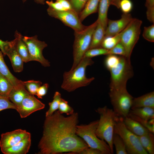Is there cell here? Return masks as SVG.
Returning a JSON list of instances; mask_svg holds the SVG:
<instances>
[{"label": "cell", "instance_id": "cell-23", "mask_svg": "<svg viewBox=\"0 0 154 154\" xmlns=\"http://www.w3.org/2000/svg\"><path fill=\"white\" fill-rule=\"evenodd\" d=\"M100 0H88L83 9L79 13L80 21H82L88 16L98 11Z\"/></svg>", "mask_w": 154, "mask_h": 154}, {"label": "cell", "instance_id": "cell-46", "mask_svg": "<svg viewBox=\"0 0 154 154\" xmlns=\"http://www.w3.org/2000/svg\"><path fill=\"white\" fill-rule=\"evenodd\" d=\"M66 10H73L70 3L67 0H56Z\"/></svg>", "mask_w": 154, "mask_h": 154}, {"label": "cell", "instance_id": "cell-21", "mask_svg": "<svg viewBox=\"0 0 154 154\" xmlns=\"http://www.w3.org/2000/svg\"><path fill=\"white\" fill-rule=\"evenodd\" d=\"M105 29L98 21V24L92 34L89 49L101 47L102 43L105 37Z\"/></svg>", "mask_w": 154, "mask_h": 154}, {"label": "cell", "instance_id": "cell-34", "mask_svg": "<svg viewBox=\"0 0 154 154\" xmlns=\"http://www.w3.org/2000/svg\"><path fill=\"white\" fill-rule=\"evenodd\" d=\"M128 116L138 121L141 125L147 128L150 132L154 133V119H152L148 121H147L141 119L129 113Z\"/></svg>", "mask_w": 154, "mask_h": 154}, {"label": "cell", "instance_id": "cell-6", "mask_svg": "<svg viewBox=\"0 0 154 154\" xmlns=\"http://www.w3.org/2000/svg\"><path fill=\"white\" fill-rule=\"evenodd\" d=\"M98 120L87 125H77L76 133L86 143L89 147L98 149L103 154H111L110 147L104 140L98 137L96 134Z\"/></svg>", "mask_w": 154, "mask_h": 154}, {"label": "cell", "instance_id": "cell-22", "mask_svg": "<svg viewBox=\"0 0 154 154\" xmlns=\"http://www.w3.org/2000/svg\"><path fill=\"white\" fill-rule=\"evenodd\" d=\"M111 0H100L98 7V15L97 19L105 30L107 27L108 19V12L109 6L111 5Z\"/></svg>", "mask_w": 154, "mask_h": 154}, {"label": "cell", "instance_id": "cell-9", "mask_svg": "<svg viewBox=\"0 0 154 154\" xmlns=\"http://www.w3.org/2000/svg\"><path fill=\"white\" fill-rule=\"evenodd\" d=\"M142 22L140 20L133 18L123 31L120 42L125 48V57L129 59L130 60L133 48L139 38Z\"/></svg>", "mask_w": 154, "mask_h": 154}, {"label": "cell", "instance_id": "cell-18", "mask_svg": "<svg viewBox=\"0 0 154 154\" xmlns=\"http://www.w3.org/2000/svg\"><path fill=\"white\" fill-rule=\"evenodd\" d=\"M123 121L126 127L138 136L144 135L150 132L138 121L128 116L123 118Z\"/></svg>", "mask_w": 154, "mask_h": 154}, {"label": "cell", "instance_id": "cell-45", "mask_svg": "<svg viewBox=\"0 0 154 154\" xmlns=\"http://www.w3.org/2000/svg\"><path fill=\"white\" fill-rule=\"evenodd\" d=\"M10 44V41H5L0 39V49L4 55L7 50Z\"/></svg>", "mask_w": 154, "mask_h": 154}, {"label": "cell", "instance_id": "cell-26", "mask_svg": "<svg viewBox=\"0 0 154 154\" xmlns=\"http://www.w3.org/2000/svg\"><path fill=\"white\" fill-rule=\"evenodd\" d=\"M30 94L26 90L25 87L17 89L14 88L11 92L9 98L17 107L19 105L25 97Z\"/></svg>", "mask_w": 154, "mask_h": 154}, {"label": "cell", "instance_id": "cell-29", "mask_svg": "<svg viewBox=\"0 0 154 154\" xmlns=\"http://www.w3.org/2000/svg\"><path fill=\"white\" fill-rule=\"evenodd\" d=\"M112 142L117 154H127L125 145L121 137L117 134L114 133Z\"/></svg>", "mask_w": 154, "mask_h": 154}, {"label": "cell", "instance_id": "cell-13", "mask_svg": "<svg viewBox=\"0 0 154 154\" xmlns=\"http://www.w3.org/2000/svg\"><path fill=\"white\" fill-rule=\"evenodd\" d=\"M30 134L25 130L21 129L1 134L0 140L1 151L16 144Z\"/></svg>", "mask_w": 154, "mask_h": 154}, {"label": "cell", "instance_id": "cell-40", "mask_svg": "<svg viewBox=\"0 0 154 154\" xmlns=\"http://www.w3.org/2000/svg\"><path fill=\"white\" fill-rule=\"evenodd\" d=\"M109 54L118 55L125 57L126 53L123 46L119 41L113 48L108 50V54Z\"/></svg>", "mask_w": 154, "mask_h": 154}, {"label": "cell", "instance_id": "cell-1", "mask_svg": "<svg viewBox=\"0 0 154 154\" xmlns=\"http://www.w3.org/2000/svg\"><path fill=\"white\" fill-rule=\"evenodd\" d=\"M78 114L74 112L65 117L58 111L46 117L43 135L38 145V154H56L64 152L79 154L89 147L76 133Z\"/></svg>", "mask_w": 154, "mask_h": 154}, {"label": "cell", "instance_id": "cell-10", "mask_svg": "<svg viewBox=\"0 0 154 154\" xmlns=\"http://www.w3.org/2000/svg\"><path fill=\"white\" fill-rule=\"evenodd\" d=\"M47 11L50 16L60 20L65 25L77 32L81 31L86 27L82 23L78 14L73 10L59 11L48 7Z\"/></svg>", "mask_w": 154, "mask_h": 154}, {"label": "cell", "instance_id": "cell-24", "mask_svg": "<svg viewBox=\"0 0 154 154\" xmlns=\"http://www.w3.org/2000/svg\"><path fill=\"white\" fill-rule=\"evenodd\" d=\"M129 113L147 121L154 119V108L145 107L131 109Z\"/></svg>", "mask_w": 154, "mask_h": 154}, {"label": "cell", "instance_id": "cell-37", "mask_svg": "<svg viewBox=\"0 0 154 154\" xmlns=\"http://www.w3.org/2000/svg\"><path fill=\"white\" fill-rule=\"evenodd\" d=\"M17 106L8 98L0 96V112L7 109L16 110Z\"/></svg>", "mask_w": 154, "mask_h": 154}, {"label": "cell", "instance_id": "cell-41", "mask_svg": "<svg viewBox=\"0 0 154 154\" xmlns=\"http://www.w3.org/2000/svg\"><path fill=\"white\" fill-rule=\"evenodd\" d=\"M133 7L132 2L130 0H120L119 8L124 13H129Z\"/></svg>", "mask_w": 154, "mask_h": 154}, {"label": "cell", "instance_id": "cell-33", "mask_svg": "<svg viewBox=\"0 0 154 154\" xmlns=\"http://www.w3.org/2000/svg\"><path fill=\"white\" fill-rule=\"evenodd\" d=\"M104 60L106 67L109 70L116 66L119 62L120 56L109 54L107 55Z\"/></svg>", "mask_w": 154, "mask_h": 154}, {"label": "cell", "instance_id": "cell-5", "mask_svg": "<svg viewBox=\"0 0 154 154\" xmlns=\"http://www.w3.org/2000/svg\"><path fill=\"white\" fill-rule=\"evenodd\" d=\"M109 71L111 74L110 90L126 88L127 80L133 75L130 60L123 56H120L117 64Z\"/></svg>", "mask_w": 154, "mask_h": 154}, {"label": "cell", "instance_id": "cell-17", "mask_svg": "<svg viewBox=\"0 0 154 154\" xmlns=\"http://www.w3.org/2000/svg\"><path fill=\"white\" fill-rule=\"evenodd\" d=\"M3 54L0 51V73L8 80L15 89L25 87L23 81L17 79L10 71L4 61Z\"/></svg>", "mask_w": 154, "mask_h": 154}, {"label": "cell", "instance_id": "cell-3", "mask_svg": "<svg viewBox=\"0 0 154 154\" xmlns=\"http://www.w3.org/2000/svg\"><path fill=\"white\" fill-rule=\"evenodd\" d=\"M96 111L100 116L96 130V135L98 138L108 144L112 154H113V136L115 123L118 116L113 109L108 108L106 106L98 108Z\"/></svg>", "mask_w": 154, "mask_h": 154}, {"label": "cell", "instance_id": "cell-43", "mask_svg": "<svg viewBox=\"0 0 154 154\" xmlns=\"http://www.w3.org/2000/svg\"><path fill=\"white\" fill-rule=\"evenodd\" d=\"M45 3L48 5V7L54 10L59 11L66 10L61 4L57 1H55L54 2L52 0L46 1Z\"/></svg>", "mask_w": 154, "mask_h": 154}, {"label": "cell", "instance_id": "cell-8", "mask_svg": "<svg viewBox=\"0 0 154 154\" xmlns=\"http://www.w3.org/2000/svg\"><path fill=\"white\" fill-rule=\"evenodd\" d=\"M109 94L113 110L117 116L123 118L127 116L133 98L126 88L110 90Z\"/></svg>", "mask_w": 154, "mask_h": 154}, {"label": "cell", "instance_id": "cell-20", "mask_svg": "<svg viewBox=\"0 0 154 154\" xmlns=\"http://www.w3.org/2000/svg\"><path fill=\"white\" fill-rule=\"evenodd\" d=\"M16 39V47L17 51L23 62L29 61V55L27 46L23 40V36L19 33L16 31L15 35Z\"/></svg>", "mask_w": 154, "mask_h": 154}, {"label": "cell", "instance_id": "cell-11", "mask_svg": "<svg viewBox=\"0 0 154 154\" xmlns=\"http://www.w3.org/2000/svg\"><path fill=\"white\" fill-rule=\"evenodd\" d=\"M23 40L26 44L29 55V61H36L39 62L44 67L50 66V62L44 57L43 49L47 46L44 41L39 40L37 36L23 37Z\"/></svg>", "mask_w": 154, "mask_h": 154}, {"label": "cell", "instance_id": "cell-2", "mask_svg": "<svg viewBox=\"0 0 154 154\" xmlns=\"http://www.w3.org/2000/svg\"><path fill=\"white\" fill-rule=\"evenodd\" d=\"M94 62L91 58L84 57L74 69L64 72L62 88L70 92L78 88L88 85L94 78H87L86 70L88 66L92 65Z\"/></svg>", "mask_w": 154, "mask_h": 154}, {"label": "cell", "instance_id": "cell-39", "mask_svg": "<svg viewBox=\"0 0 154 154\" xmlns=\"http://www.w3.org/2000/svg\"><path fill=\"white\" fill-rule=\"evenodd\" d=\"M70 3L73 10L78 14L83 9L88 0H67Z\"/></svg>", "mask_w": 154, "mask_h": 154}, {"label": "cell", "instance_id": "cell-12", "mask_svg": "<svg viewBox=\"0 0 154 154\" xmlns=\"http://www.w3.org/2000/svg\"><path fill=\"white\" fill-rule=\"evenodd\" d=\"M45 106V105L36 98L34 95L29 94L17 107L16 110L21 117L24 118L35 112L44 109Z\"/></svg>", "mask_w": 154, "mask_h": 154}, {"label": "cell", "instance_id": "cell-30", "mask_svg": "<svg viewBox=\"0 0 154 154\" xmlns=\"http://www.w3.org/2000/svg\"><path fill=\"white\" fill-rule=\"evenodd\" d=\"M62 98L61 94L60 93L57 91L55 92L53 97L52 101L48 103L49 108L46 113V117L51 116L58 109L59 104Z\"/></svg>", "mask_w": 154, "mask_h": 154}, {"label": "cell", "instance_id": "cell-4", "mask_svg": "<svg viewBox=\"0 0 154 154\" xmlns=\"http://www.w3.org/2000/svg\"><path fill=\"white\" fill-rule=\"evenodd\" d=\"M98 23L97 20L91 25L86 26L83 30L74 31V40L73 46V62L70 70L74 69L89 49L93 33Z\"/></svg>", "mask_w": 154, "mask_h": 154}, {"label": "cell", "instance_id": "cell-14", "mask_svg": "<svg viewBox=\"0 0 154 154\" xmlns=\"http://www.w3.org/2000/svg\"><path fill=\"white\" fill-rule=\"evenodd\" d=\"M130 13H124L120 19L116 20L108 19L105 37L115 35L123 31L133 19Z\"/></svg>", "mask_w": 154, "mask_h": 154}, {"label": "cell", "instance_id": "cell-42", "mask_svg": "<svg viewBox=\"0 0 154 154\" xmlns=\"http://www.w3.org/2000/svg\"><path fill=\"white\" fill-rule=\"evenodd\" d=\"M49 86L48 84L45 83L39 88L36 94L38 98L42 99V97L46 94Z\"/></svg>", "mask_w": 154, "mask_h": 154}, {"label": "cell", "instance_id": "cell-44", "mask_svg": "<svg viewBox=\"0 0 154 154\" xmlns=\"http://www.w3.org/2000/svg\"><path fill=\"white\" fill-rule=\"evenodd\" d=\"M79 154H103L100 150L88 147L84 149Z\"/></svg>", "mask_w": 154, "mask_h": 154}, {"label": "cell", "instance_id": "cell-36", "mask_svg": "<svg viewBox=\"0 0 154 154\" xmlns=\"http://www.w3.org/2000/svg\"><path fill=\"white\" fill-rule=\"evenodd\" d=\"M58 112L61 114L65 113L68 115H71L74 112L73 108L68 104V102L62 98L59 105Z\"/></svg>", "mask_w": 154, "mask_h": 154}, {"label": "cell", "instance_id": "cell-27", "mask_svg": "<svg viewBox=\"0 0 154 154\" xmlns=\"http://www.w3.org/2000/svg\"><path fill=\"white\" fill-rule=\"evenodd\" d=\"M14 88L8 80L0 73V96L9 98Z\"/></svg>", "mask_w": 154, "mask_h": 154}, {"label": "cell", "instance_id": "cell-35", "mask_svg": "<svg viewBox=\"0 0 154 154\" xmlns=\"http://www.w3.org/2000/svg\"><path fill=\"white\" fill-rule=\"evenodd\" d=\"M145 6L147 8L146 16L151 23H154V0H146Z\"/></svg>", "mask_w": 154, "mask_h": 154}, {"label": "cell", "instance_id": "cell-47", "mask_svg": "<svg viewBox=\"0 0 154 154\" xmlns=\"http://www.w3.org/2000/svg\"><path fill=\"white\" fill-rule=\"evenodd\" d=\"M120 0H111V5L115 6L118 9H119V5Z\"/></svg>", "mask_w": 154, "mask_h": 154}, {"label": "cell", "instance_id": "cell-32", "mask_svg": "<svg viewBox=\"0 0 154 154\" xmlns=\"http://www.w3.org/2000/svg\"><path fill=\"white\" fill-rule=\"evenodd\" d=\"M108 50L102 47L89 49L85 52L84 57L91 58L99 55H107Z\"/></svg>", "mask_w": 154, "mask_h": 154}, {"label": "cell", "instance_id": "cell-25", "mask_svg": "<svg viewBox=\"0 0 154 154\" xmlns=\"http://www.w3.org/2000/svg\"><path fill=\"white\" fill-rule=\"evenodd\" d=\"M150 132L141 136H138L143 147L148 154H154V136Z\"/></svg>", "mask_w": 154, "mask_h": 154}, {"label": "cell", "instance_id": "cell-7", "mask_svg": "<svg viewBox=\"0 0 154 154\" xmlns=\"http://www.w3.org/2000/svg\"><path fill=\"white\" fill-rule=\"evenodd\" d=\"M114 132L118 134L123 141L128 154H148L141 145L138 136L126 127L123 118L118 117L117 119Z\"/></svg>", "mask_w": 154, "mask_h": 154}, {"label": "cell", "instance_id": "cell-15", "mask_svg": "<svg viewBox=\"0 0 154 154\" xmlns=\"http://www.w3.org/2000/svg\"><path fill=\"white\" fill-rule=\"evenodd\" d=\"M16 39L11 41L6 55L9 58L14 71L20 72L23 70V61L18 53L16 47Z\"/></svg>", "mask_w": 154, "mask_h": 154}, {"label": "cell", "instance_id": "cell-31", "mask_svg": "<svg viewBox=\"0 0 154 154\" xmlns=\"http://www.w3.org/2000/svg\"><path fill=\"white\" fill-rule=\"evenodd\" d=\"M23 82L25 86L27 91L33 95H36L38 89L42 84L41 81L33 80Z\"/></svg>", "mask_w": 154, "mask_h": 154}, {"label": "cell", "instance_id": "cell-19", "mask_svg": "<svg viewBox=\"0 0 154 154\" xmlns=\"http://www.w3.org/2000/svg\"><path fill=\"white\" fill-rule=\"evenodd\" d=\"M154 108V92L133 98L131 109L142 107Z\"/></svg>", "mask_w": 154, "mask_h": 154}, {"label": "cell", "instance_id": "cell-28", "mask_svg": "<svg viewBox=\"0 0 154 154\" xmlns=\"http://www.w3.org/2000/svg\"><path fill=\"white\" fill-rule=\"evenodd\" d=\"M123 31L115 35L105 37L101 47L108 50L112 49L120 41Z\"/></svg>", "mask_w": 154, "mask_h": 154}, {"label": "cell", "instance_id": "cell-38", "mask_svg": "<svg viewBox=\"0 0 154 154\" xmlns=\"http://www.w3.org/2000/svg\"><path fill=\"white\" fill-rule=\"evenodd\" d=\"M143 38L148 41L154 42V24L148 27H145L143 34Z\"/></svg>", "mask_w": 154, "mask_h": 154}, {"label": "cell", "instance_id": "cell-48", "mask_svg": "<svg viewBox=\"0 0 154 154\" xmlns=\"http://www.w3.org/2000/svg\"><path fill=\"white\" fill-rule=\"evenodd\" d=\"M27 0H22L23 2L24 3ZM37 3L42 5H44L45 3V0H34Z\"/></svg>", "mask_w": 154, "mask_h": 154}, {"label": "cell", "instance_id": "cell-16", "mask_svg": "<svg viewBox=\"0 0 154 154\" xmlns=\"http://www.w3.org/2000/svg\"><path fill=\"white\" fill-rule=\"evenodd\" d=\"M31 144L30 134L16 144L1 151L5 154H26L28 152Z\"/></svg>", "mask_w": 154, "mask_h": 154}]
</instances>
